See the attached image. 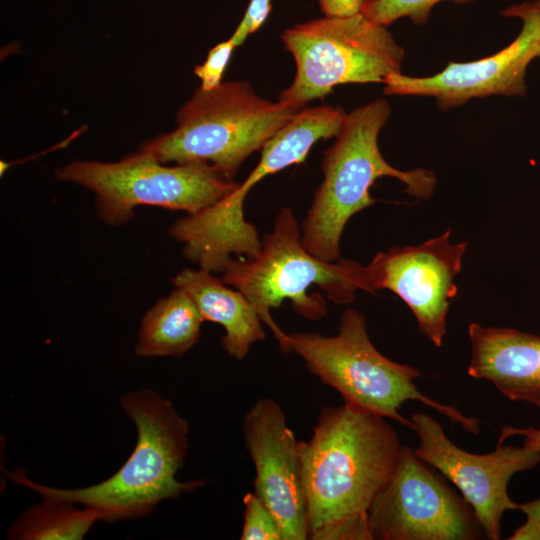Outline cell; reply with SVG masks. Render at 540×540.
<instances>
[{
	"instance_id": "e0dca14e",
	"label": "cell",
	"mask_w": 540,
	"mask_h": 540,
	"mask_svg": "<svg viewBox=\"0 0 540 540\" xmlns=\"http://www.w3.org/2000/svg\"><path fill=\"white\" fill-rule=\"evenodd\" d=\"M346 115L341 107L331 105L300 109L266 142L261 159L275 172L302 163L316 142L339 134Z\"/></svg>"
},
{
	"instance_id": "ffe728a7",
	"label": "cell",
	"mask_w": 540,
	"mask_h": 540,
	"mask_svg": "<svg viewBox=\"0 0 540 540\" xmlns=\"http://www.w3.org/2000/svg\"><path fill=\"white\" fill-rule=\"evenodd\" d=\"M243 505L241 540H282L276 517L256 492H247Z\"/></svg>"
},
{
	"instance_id": "6da1fadb",
	"label": "cell",
	"mask_w": 540,
	"mask_h": 540,
	"mask_svg": "<svg viewBox=\"0 0 540 540\" xmlns=\"http://www.w3.org/2000/svg\"><path fill=\"white\" fill-rule=\"evenodd\" d=\"M387 418L353 405L321 409L299 441L309 540H371L370 509L402 445Z\"/></svg>"
},
{
	"instance_id": "8992f818",
	"label": "cell",
	"mask_w": 540,
	"mask_h": 540,
	"mask_svg": "<svg viewBox=\"0 0 540 540\" xmlns=\"http://www.w3.org/2000/svg\"><path fill=\"white\" fill-rule=\"evenodd\" d=\"M300 109L256 94L247 81L199 88L178 111L177 127L141 149L161 163L208 162L233 180L242 163Z\"/></svg>"
},
{
	"instance_id": "44dd1931",
	"label": "cell",
	"mask_w": 540,
	"mask_h": 540,
	"mask_svg": "<svg viewBox=\"0 0 540 540\" xmlns=\"http://www.w3.org/2000/svg\"><path fill=\"white\" fill-rule=\"evenodd\" d=\"M235 47L229 38L209 50L206 60L194 69L195 75L201 80L200 88L210 90L222 83L224 71Z\"/></svg>"
},
{
	"instance_id": "3957f363",
	"label": "cell",
	"mask_w": 540,
	"mask_h": 540,
	"mask_svg": "<svg viewBox=\"0 0 540 540\" xmlns=\"http://www.w3.org/2000/svg\"><path fill=\"white\" fill-rule=\"evenodd\" d=\"M390 114V104L381 98L354 109L346 115L334 144L324 152L323 181L301 225L304 247L323 261L340 259L345 225L376 202L369 190L378 178L398 179L405 192L418 200H427L434 193L437 179L433 172L422 168L402 171L382 156L378 137Z\"/></svg>"
},
{
	"instance_id": "9c48e42d",
	"label": "cell",
	"mask_w": 540,
	"mask_h": 540,
	"mask_svg": "<svg viewBox=\"0 0 540 540\" xmlns=\"http://www.w3.org/2000/svg\"><path fill=\"white\" fill-rule=\"evenodd\" d=\"M414 449L402 445L395 470L368 517L371 540H475L485 536L471 505Z\"/></svg>"
},
{
	"instance_id": "9a60e30c",
	"label": "cell",
	"mask_w": 540,
	"mask_h": 540,
	"mask_svg": "<svg viewBox=\"0 0 540 540\" xmlns=\"http://www.w3.org/2000/svg\"><path fill=\"white\" fill-rule=\"evenodd\" d=\"M172 283L191 296L204 321L218 323L224 328L221 345L233 359L243 360L254 343L266 338L263 322L251 302L212 272L185 268Z\"/></svg>"
},
{
	"instance_id": "2e32d148",
	"label": "cell",
	"mask_w": 540,
	"mask_h": 540,
	"mask_svg": "<svg viewBox=\"0 0 540 540\" xmlns=\"http://www.w3.org/2000/svg\"><path fill=\"white\" fill-rule=\"evenodd\" d=\"M203 321L191 296L175 287L143 316L135 354L142 358L182 356L197 343Z\"/></svg>"
},
{
	"instance_id": "d6986e66",
	"label": "cell",
	"mask_w": 540,
	"mask_h": 540,
	"mask_svg": "<svg viewBox=\"0 0 540 540\" xmlns=\"http://www.w3.org/2000/svg\"><path fill=\"white\" fill-rule=\"evenodd\" d=\"M445 0H367L361 12L368 19L382 26L408 17L413 23L422 25L429 19L435 5ZM456 4H467L475 0H449Z\"/></svg>"
},
{
	"instance_id": "ba28073f",
	"label": "cell",
	"mask_w": 540,
	"mask_h": 540,
	"mask_svg": "<svg viewBox=\"0 0 540 540\" xmlns=\"http://www.w3.org/2000/svg\"><path fill=\"white\" fill-rule=\"evenodd\" d=\"M56 177L93 191L98 215L110 226L129 221L141 205L194 215L239 184L208 162L166 166L142 149L112 163L72 161L59 168Z\"/></svg>"
},
{
	"instance_id": "52a82bcc",
	"label": "cell",
	"mask_w": 540,
	"mask_h": 540,
	"mask_svg": "<svg viewBox=\"0 0 540 540\" xmlns=\"http://www.w3.org/2000/svg\"><path fill=\"white\" fill-rule=\"evenodd\" d=\"M281 38L295 59L296 75L279 101L297 109L323 99L337 85L384 83L401 73L405 57L387 28L362 12L300 23Z\"/></svg>"
},
{
	"instance_id": "277c9868",
	"label": "cell",
	"mask_w": 540,
	"mask_h": 540,
	"mask_svg": "<svg viewBox=\"0 0 540 540\" xmlns=\"http://www.w3.org/2000/svg\"><path fill=\"white\" fill-rule=\"evenodd\" d=\"M273 335L284 353L299 355L313 375L342 396L343 403L395 420L413 431L411 419L399 410L406 401H419L466 432L479 434V419L423 394L415 384L420 376L416 368L397 363L377 350L369 338L365 315L356 309L342 313L334 336L285 333L280 328Z\"/></svg>"
},
{
	"instance_id": "7c38bea8",
	"label": "cell",
	"mask_w": 540,
	"mask_h": 540,
	"mask_svg": "<svg viewBox=\"0 0 540 540\" xmlns=\"http://www.w3.org/2000/svg\"><path fill=\"white\" fill-rule=\"evenodd\" d=\"M451 230L417 246H394L377 253L366 266L371 294L390 290L415 316L420 332L441 347L447 314L457 296L455 282L467 243L452 244Z\"/></svg>"
},
{
	"instance_id": "ac0fdd59",
	"label": "cell",
	"mask_w": 540,
	"mask_h": 540,
	"mask_svg": "<svg viewBox=\"0 0 540 540\" xmlns=\"http://www.w3.org/2000/svg\"><path fill=\"white\" fill-rule=\"evenodd\" d=\"M57 499L42 497L13 521L7 531L9 540H82L92 526L103 521L94 508Z\"/></svg>"
},
{
	"instance_id": "8fae6325",
	"label": "cell",
	"mask_w": 540,
	"mask_h": 540,
	"mask_svg": "<svg viewBox=\"0 0 540 540\" xmlns=\"http://www.w3.org/2000/svg\"><path fill=\"white\" fill-rule=\"evenodd\" d=\"M502 14L520 18L523 22L520 33L507 47L476 61L449 62L442 71L432 76L392 74L383 83L384 93L432 97L442 110L461 106L474 98L524 96L527 68L540 57L538 1L513 5Z\"/></svg>"
},
{
	"instance_id": "d4e9b609",
	"label": "cell",
	"mask_w": 540,
	"mask_h": 540,
	"mask_svg": "<svg viewBox=\"0 0 540 540\" xmlns=\"http://www.w3.org/2000/svg\"><path fill=\"white\" fill-rule=\"evenodd\" d=\"M514 435L523 436V446L540 454V429L534 427L516 428L505 425L502 428L498 443H503L507 438Z\"/></svg>"
},
{
	"instance_id": "7a4b0ae2",
	"label": "cell",
	"mask_w": 540,
	"mask_h": 540,
	"mask_svg": "<svg viewBox=\"0 0 540 540\" xmlns=\"http://www.w3.org/2000/svg\"><path fill=\"white\" fill-rule=\"evenodd\" d=\"M120 403L136 427L137 441L112 476L73 489L36 483L23 469L6 471L8 479L41 497L94 508L110 523L148 517L162 501L178 499L205 484L203 479L181 482L176 478L189 450V425L171 401L145 388L124 394Z\"/></svg>"
},
{
	"instance_id": "4fadbf2b",
	"label": "cell",
	"mask_w": 540,
	"mask_h": 540,
	"mask_svg": "<svg viewBox=\"0 0 540 540\" xmlns=\"http://www.w3.org/2000/svg\"><path fill=\"white\" fill-rule=\"evenodd\" d=\"M242 432L255 469L254 492L276 517L282 540H307L299 441L280 404L257 400L243 416Z\"/></svg>"
},
{
	"instance_id": "5b68a950",
	"label": "cell",
	"mask_w": 540,
	"mask_h": 540,
	"mask_svg": "<svg viewBox=\"0 0 540 540\" xmlns=\"http://www.w3.org/2000/svg\"><path fill=\"white\" fill-rule=\"evenodd\" d=\"M221 279L245 295L270 330L277 324L270 309L280 307L285 299L308 320L326 316L324 298L307 293L312 285L320 287L338 305L352 303L358 290L371 294L366 266L349 259L326 262L304 247L299 224L289 207L277 213L259 253L252 258H230Z\"/></svg>"
},
{
	"instance_id": "484cf974",
	"label": "cell",
	"mask_w": 540,
	"mask_h": 540,
	"mask_svg": "<svg viewBox=\"0 0 540 540\" xmlns=\"http://www.w3.org/2000/svg\"><path fill=\"white\" fill-rule=\"evenodd\" d=\"M539 8H540V0H538Z\"/></svg>"
},
{
	"instance_id": "5bb4252c",
	"label": "cell",
	"mask_w": 540,
	"mask_h": 540,
	"mask_svg": "<svg viewBox=\"0 0 540 540\" xmlns=\"http://www.w3.org/2000/svg\"><path fill=\"white\" fill-rule=\"evenodd\" d=\"M468 334V374L491 382L512 401L540 408V336L479 323H471Z\"/></svg>"
},
{
	"instance_id": "7402d4cb",
	"label": "cell",
	"mask_w": 540,
	"mask_h": 540,
	"mask_svg": "<svg viewBox=\"0 0 540 540\" xmlns=\"http://www.w3.org/2000/svg\"><path fill=\"white\" fill-rule=\"evenodd\" d=\"M272 8V0H250L243 18L231 35L237 46L243 44L247 37L257 31L267 20Z\"/></svg>"
},
{
	"instance_id": "30bf717a",
	"label": "cell",
	"mask_w": 540,
	"mask_h": 540,
	"mask_svg": "<svg viewBox=\"0 0 540 540\" xmlns=\"http://www.w3.org/2000/svg\"><path fill=\"white\" fill-rule=\"evenodd\" d=\"M410 419L419 438L416 455L459 490L473 508L485 536L498 540L502 516L519 507L508 495V483L516 473L536 466L540 454L525 446L503 443L487 454L470 453L454 444L429 414L412 413Z\"/></svg>"
},
{
	"instance_id": "cb8c5ba5",
	"label": "cell",
	"mask_w": 540,
	"mask_h": 540,
	"mask_svg": "<svg viewBox=\"0 0 540 540\" xmlns=\"http://www.w3.org/2000/svg\"><path fill=\"white\" fill-rule=\"evenodd\" d=\"M367 0H318L325 16H350L361 12Z\"/></svg>"
},
{
	"instance_id": "603a6c76",
	"label": "cell",
	"mask_w": 540,
	"mask_h": 540,
	"mask_svg": "<svg viewBox=\"0 0 540 540\" xmlns=\"http://www.w3.org/2000/svg\"><path fill=\"white\" fill-rule=\"evenodd\" d=\"M526 521L509 537L510 540H540V498L519 504Z\"/></svg>"
}]
</instances>
